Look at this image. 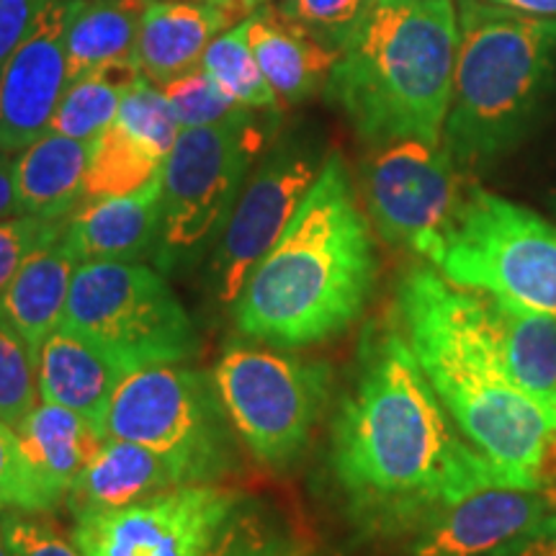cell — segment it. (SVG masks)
Here are the masks:
<instances>
[{"label":"cell","instance_id":"6da1fadb","mask_svg":"<svg viewBox=\"0 0 556 556\" xmlns=\"http://www.w3.org/2000/svg\"><path fill=\"white\" fill-rule=\"evenodd\" d=\"M330 467L348 518L366 539L415 536L484 486H539L507 475L464 438L397 325L368 330L361 343L356 379L332 420Z\"/></svg>","mask_w":556,"mask_h":556},{"label":"cell","instance_id":"7a4b0ae2","mask_svg":"<svg viewBox=\"0 0 556 556\" xmlns=\"http://www.w3.org/2000/svg\"><path fill=\"white\" fill-rule=\"evenodd\" d=\"M371 222L345 160L332 152L289 227L250 270L235 325L255 343L299 351L340 336L364 315L377 283Z\"/></svg>","mask_w":556,"mask_h":556},{"label":"cell","instance_id":"3957f363","mask_svg":"<svg viewBox=\"0 0 556 556\" xmlns=\"http://www.w3.org/2000/svg\"><path fill=\"white\" fill-rule=\"evenodd\" d=\"M397 328L464 438L507 475L544 484L556 417L505 371L495 345L458 289L433 266H413L394 296Z\"/></svg>","mask_w":556,"mask_h":556},{"label":"cell","instance_id":"277c9868","mask_svg":"<svg viewBox=\"0 0 556 556\" xmlns=\"http://www.w3.org/2000/svg\"><path fill=\"white\" fill-rule=\"evenodd\" d=\"M454 0H374L325 93L366 144L443 142L458 54Z\"/></svg>","mask_w":556,"mask_h":556},{"label":"cell","instance_id":"5b68a950","mask_svg":"<svg viewBox=\"0 0 556 556\" xmlns=\"http://www.w3.org/2000/svg\"><path fill=\"white\" fill-rule=\"evenodd\" d=\"M454 90L443 148L464 173L516 150L556 88V18L458 0Z\"/></svg>","mask_w":556,"mask_h":556},{"label":"cell","instance_id":"8992f818","mask_svg":"<svg viewBox=\"0 0 556 556\" xmlns=\"http://www.w3.org/2000/svg\"><path fill=\"white\" fill-rule=\"evenodd\" d=\"M278 114L245 109L208 127L180 129L163 165V219L152 261L165 276L217 245L242 186L274 139Z\"/></svg>","mask_w":556,"mask_h":556},{"label":"cell","instance_id":"52a82bcc","mask_svg":"<svg viewBox=\"0 0 556 556\" xmlns=\"http://www.w3.org/2000/svg\"><path fill=\"white\" fill-rule=\"evenodd\" d=\"M420 258L458 289L495 294L556 317V222L469 184Z\"/></svg>","mask_w":556,"mask_h":556},{"label":"cell","instance_id":"ba28073f","mask_svg":"<svg viewBox=\"0 0 556 556\" xmlns=\"http://www.w3.org/2000/svg\"><path fill=\"white\" fill-rule=\"evenodd\" d=\"M60 325L124 374L184 364L199 351L197 330L168 276L139 261L80 263Z\"/></svg>","mask_w":556,"mask_h":556},{"label":"cell","instance_id":"9c48e42d","mask_svg":"<svg viewBox=\"0 0 556 556\" xmlns=\"http://www.w3.org/2000/svg\"><path fill=\"white\" fill-rule=\"evenodd\" d=\"M229 428L214 377L184 364L127 374L106 415L109 438L155 451L184 484H214L227 475L232 467Z\"/></svg>","mask_w":556,"mask_h":556},{"label":"cell","instance_id":"30bf717a","mask_svg":"<svg viewBox=\"0 0 556 556\" xmlns=\"http://www.w3.org/2000/svg\"><path fill=\"white\" fill-rule=\"evenodd\" d=\"M222 407L255 462L287 469L309 446L328 407L332 371L323 361L238 338L214 366Z\"/></svg>","mask_w":556,"mask_h":556},{"label":"cell","instance_id":"8fae6325","mask_svg":"<svg viewBox=\"0 0 556 556\" xmlns=\"http://www.w3.org/2000/svg\"><path fill=\"white\" fill-rule=\"evenodd\" d=\"M469 180L443 142L394 139L374 144L361 163V193L374 232L415 255L446 229Z\"/></svg>","mask_w":556,"mask_h":556},{"label":"cell","instance_id":"7c38bea8","mask_svg":"<svg viewBox=\"0 0 556 556\" xmlns=\"http://www.w3.org/2000/svg\"><path fill=\"white\" fill-rule=\"evenodd\" d=\"M325 160L328 157L307 139L283 137L276 139L253 165L206 270L208 291L222 307L238 302L250 270L258 266L289 227Z\"/></svg>","mask_w":556,"mask_h":556},{"label":"cell","instance_id":"4fadbf2b","mask_svg":"<svg viewBox=\"0 0 556 556\" xmlns=\"http://www.w3.org/2000/svg\"><path fill=\"white\" fill-rule=\"evenodd\" d=\"M242 495L219 484H184L139 503L75 518L83 556H206Z\"/></svg>","mask_w":556,"mask_h":556},{"label":"cell","instance_id":"5bb4252c","mask_svg":"<svg viewBox=\"0 0 556 556\" xmlns=\"http://www.w3.org/2000/svg\"><path fill=\"white\" fill-rule=\"evenodd\" d=\"M73 0H50L0 67V150H26L52 127L67 88V24Z\"/></svg>","mask_w":556,"mask_h":556},{"label":"cell","instance_id":"9a60e30c","mask_svg":"<svg viewBox=\"0 0 556 556\" xmlns=\"http://www.w3.org/2000/svg\"><path fill=\"white\" fill-rule=\"evenodd\" d=\"M556 518V486L492 484L456 500L407 541V556H497Z\"/></svg>","mask_w":556,"mask_h":556},{"label":"cell","instance_id":"2e32d148","mask_svg":"<svg viewBox=\"0 0 556 556\" xmlns=\"http://www.w3.org/2000/svg\"><path fill=\"white\" fill-rule=\"evenodd\" d=\"M163 219V173L139 191L86 201L70 214L62 240L88 261H142L155 255Z\"/></svg>","mask_w":556,"mask_h":556},{"label":"cell","instance_id":"e0dca14e","mask_svg":"<svg viewBox=\"0 0 556 556\" xmlns=\"http://www.w3.org/2000/svg\"><path fill=\"white\" fill-rule=\"evenodd\" d=\"M16 433L31 471L39 516L67 503L75 479L106 443V435L86 417L50 402H39L18 422Z\"/></svg>","mask_w":556,"mask_h":556},{"label":"cell","instance_id":"ac0fdd59","mask_svg":"<svg viewBox=\"0 0 556 556\" xmlns=\"http://www.w3.org/2000/svg\"><path fill=\"white\" fill-rule=\"evenodd\" d=\"M469 296L510 379L556 417V317L482 291Z\"/></svg>","mask_w":556,"mask_h":556},{"label":"cell","instance_id":"d6986e66","mask_svg":"<svg viewBox=\"0 0 556 556\" xmlns=\"http://www.w3.org/2000/svg\"><path fill=\"white\" fill-rule=\"evenodd\" d=\"M240 24L225 5L208 0H148L137 37V65L155 86L201 65L206 47Z\"/></svg>","mask_w":556,"mask_h":556},{"label":"cell","instance_id":"ffe728a7","mask_svg":"<svg viewBox=\"0 0 556 556\" xmlns=\"http://www.w3.org/2000/svg\"><path fill=\"white\" fill-rule=\"evenodd\" d=\"M37 371L41 402L73 409L109 438L106 415L111 400L127 377L114 361L60 325L39 348Z\"/></svg>","mask_w":556,"mask_h":556},{"label":"cell","instance_id":"44dd1931","mask_svg":"<svg viewBox=\"0 0 556 556\" xmlns=\"http://www.w3.org/2000/svg\"><path fill=\"white\" fill-rule=\"evenodd\" d=\"M242 21L255 60L281 106L302 103L325 90L340 52L283 18L274 3L261 5Z\"/></svg>","mask_w":556,"mask_h":556},{"label":"cell","instance_id":"7402d4cb","mask_svg":"<svg viewBox=\"0 0 556 556\" xmlns=\"http://www.w3.org/2000/svg\"><path fill=\"white\" fill-rule=\"evenodd\" d=\"M173 486H184V482L163 456L122 438H106L99 454L75 479L65 505L73 518H80L155 497Z\"/></svg>","mask_w":556,"mask_h":556},{"label":"cell","instance_id":"603a6c76","mask_svg":"<svg viewBox=\"0 0 556 556\" xmlns=\"http://www.w3.org/2000/svg\"><path fill=\"white\" fill-rule=\"evenodd\" d=\"M90 144L80 139L47 131L29 148L16 152L18 214L45 219H67L86 199V170Z\"/></svg>","mask_w":556,"mask_h":556},{"label":"cell","instance_id":"cb8c5ba5","mask_svg":"<svg viewBox=\"0 0 556 556\" xmlns=\"http://www.w3.org/2000/svg\"><path fill=\"white\" fill-rule=\"evenodd\" d=\"M78 266V255L60 238L37 250L0 296L3 315L11 319L13 328L24 336L37 356L41 343L60 328L65 317L70 287Z\"/></svg>","mask_w":556,"mask_h":556},{"label":"cell","instance_id":"d4e9b609","mask_svg":"<svg viewBox=\"0 0 556 556\" xmlns=\"http://www.w3.org/2000/svg\"><path fill=\"white\" fill-rule=\"evenodd\" d=\"M148 0H73L67 24V83L90 70L137 62Z\"/></svg>","mask_w":556,"mask_h":556},{"label":"cell","instance_id":"484cf974","mask_svg":"<svg viewBox=\"0 0 556 556\" xmlns=\"http://www.w3.org/2000/svg\"><path fill=\"white\" fill-rule=\"evenodd\" d=\"M142 78L137 62L90 70L83 78L67 83L58 111H54L52 131L93 144L119 114L124 93Z\"/></svg>","mask_w":556,"mask_h":556},{"label":"cell","instance_id":"4316f807","mask_svg":"<svg viewBox=\"0 0 556 556\" xmlns=\"http://www.w3.org/2000/svg\"><path fill=\"white\" fill-rule=\"evenodd\" d=\"M163 155H157L150 144L124 129L119 122H114L90 144L83 204L139 191L163 173Z\"/></svg>","mask_w":556,"mask_h":556},{"label":"cell","instance_id":"83f0119b","mask_svg":"<svg viewBox=\"0 0 556 556\" xmlns=\"http://www.w3.org/2000/svg\"><path fill=\"white\" fill-rule=\"evenodd\" d=\"M201 67L240 106L266 111V114H281V103H278L274 88L268 86L266 75H263L258 60L253 54V47L248 41L245 21L219 34L206 47Z\"/></svg>","mask_w":556,"mask_h":556},{"label":"cell","instance_id":"f1b7e54d","mask_svg":"<svg viewBox=\"0 0 556 556\" xmlns=\"http://www.w3.org/2000/svg\"><path fill=\"white\" fill-rule=\"evenodd\" d=\"M39 402L37 353L0 309V420L16 428Z\"/></svg>","mask_w":556,"mask_h":556},{"label":"cell","instance_id":"f546056e","mask_svg":"<svg viewBox=\"0 0 556 556\" xmlns=\"http://www.w3.org/2000/svg\"><path fill=\"white\" fill-rule=\"evenodd\" d=\"M294 544L268 507L242 500L206 556H287Z\"/></svg>","mask_w":556,"mask_h":556},{"label":"cell","instance_id":"4dcf8cb0","mask_svg":"<svg viewBox=\"0 0 556 556\" xmlns=\"http://www.w3.org/2000/svg\"><path fill=\"white\" fill-rule=\"evenodd\" d=\"M160 90L168 99L180 129L208 127V124L227 122L238 116L240 111H245V106L229 99L225 90L208 78V73L201 65L168 80L165 86H160Z\"/></svg>","mask_w":556,"mask_h":556},{"label":"cell","instance_id":"1f68e13d","mask_svg":"<svg viewBox=\"0 0 556 556\" xmlns=\"http://www.w3.org/2000/svg\"><path fill=\"white\" fill-rule=\"evenodd\" d=\"M371 5L374 0H278L274 9L325 47L343 52Z\"/></svg>","mask_w":556,"mask_h":556},{"label":"cell","instance_id":"d6a6232c","mask_svg":"<svg viewBox=\"0 0 556 556\" xmlns=\"http://www.w3.org/2000/svg\"><path fill=\"white\" fill-rule=\"evenodd\" d=\"M114 122H119L124 129H129L131 135L150 144L165 160H168L180 131L165 93L144 75L124 93Z\"/></svg>","mask_w":556,"mask_h":556},{"label":"cell","instance_id":"836d02e7","mask_svg":"<svg viewBox=\"0 0 556 556\" xmlns=\"http://www.w3.org/2000/svg\"><path fill=\"white\" fill-rule=\"evenodd\" d=\"M67 219H45L34 214H13L0 219V296L37 250L62 238Z\"/></svg>","mask_w":556,"mask_h":556},{"label":"cell","instance_id":"e575fe53","mask_svg":"<svg viewBox=\"0 0 556 556\" xmlns=\"http://www.w3.org/2000/svg\"><path fill=\"white\" fill-rule=\"evenodd\" d=\"M0 531L13 556H83L75 541L39 513L5 510L0 516Z\"/></svg>","mask_w":556,"mask_h":556},{"label":"cell","instance_id":"d590c367","mask_svg":"<svg viewBox=\"0 0 556 556\" xmlns=\"http://www.w3.org/2000/svg\"><path fill=\"white\" fill-rule=\"evenodd\" d=\"M5 510L39 513V503L16 428L0 420V513Z\"/></svg>","mask_w":556,"mask_h":556},{"label":"cell","instance_id":"8d00e7d4","mask_svg":"<svg viewBox=\"0 0 556 556\" xmlns=\"http://www.w3.org/2000/svg\"><path fill=\"white\" fill-rule=\"evenodd\" d=\"M50 0H0V67L31 29Z\"/></svg>","mask_w":556,"mask_h":556},{"label":"cell","instance_id":"74e56055","mask_svg":"<svg viewBox=\"0 0 556 556\" xmlns=\"http://www.w3.org/2000/svg\"><path fill=\"white\" fill-rule=\"evenodd\" d=\"M497 556H556V518Z\"/></svg>","mask_w":556,"mask_h":556},{"label":"cell","instance_id":"f35d334b","mask_svg":"<svg viewBox=\"0 0 556 556\" xmlns=\"http://www.w3.org/2000/svg\"><path fill=\"white\" fill-rule=\"evenodd\" d=\"M13 160H16V155L0 150V219L18 214L16 178H13Z\"/></svg>","mask_w":556,"mask_h":556},{"label":"cell","instance_id":"ab89813d","mask_svg":"<svg viewBox=\"0 0 556 556\" xmlns=\"http://www.w3.org/2000/svg\"><path fill=\"white\" fill-rule=\"evenodd\" d=\"M486 3L500 5V9L523 13V16L536 18H556V0H486Z\"/></svg>","mask_w":556,"mask_h":556},{"label":"cell","instance_id":"60d3db41","mask_svg":"<svg viewBox=\"0 0 556 556\" xmlns=\"http://www.w3.org/2000/svg\"><path fill=\"white\" fill-rule=\"evenodd\" d=\"M208 3H217V5H225V9H229L238 16L240 21L248 18L250 13H255L261 9V5H268L274 3V0H208Z\"/></svg>","mask_w":556,"mask_h":556},{"label":"cell","instance_id":"b9f144b4","mask_svg":"<svg viewBox=\"0 0 556 556\" xmlns=\"http://www.w3.org/2000/svg\"><path fill=\"white\" fill-rule=\"evenodd\" d=\"M287 556H317V554H312V552H309V548H304V546H302V544H299V541H296V544H294V548H291V552H289Z\"/></svg>","mask_w":556,"mask_h":556},{"label":"cell","instance_id":"7bdbcfd3","mask_svg":"<svg viewBox=\"0 0 556 556\" xmlns=\"http://www.w3.org/2000/svg\"><path fill=\"white\" fill-rule=\"evenodd\" d=\"M0 556H13L9 544H5V539H3V531H0Z\"/></svg>","mask_w":556,"mask_h":556},{"label":"cell","instance_id":"ee69618b","mask_svg":"<svg viewBox=\"0 0 556 556\" xmlns=\"http://www.w3.org/2000/svg\"><path fill=\"white\" fill-rule=\"evenodd\" d=\"M552 208H554V214H556V189L552 191Z\"/></svg>","mask_w":556,"mask_h":556}]
</instances>
